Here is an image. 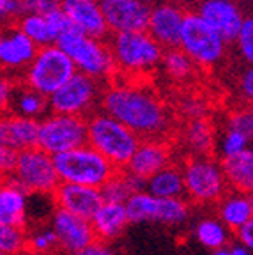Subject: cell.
Masks as SVG:
<instances>
[{
  "mask_svg": "<svg viewBox=\"0 0 253 255\" xmlns=\"http://www.w3.org/2000/svg\"><path fill=\"white\" fill-rule=\"evenodd\" d=\"M62 2H64V0H62ZM73 2H85V0H73Z\"/></svg>",
  "mask_w": 253,
  "mask_h": 255,
  "instance_id": "816d5d0a",
  "label": "cell"
},
{
  "mask_svg": "<svg viewBox=\"0 0 253 255\" xmlns=\"http://www.w3.org/2000/svg\"><path fill=\"white\" fill-rule=\"evenodd\" d=\"M0 222L16 227L27 223V193L11 177L0 183Z\"/></svg>",
  "mask_w": 253,
  "mask_h": 255,
  "instance_id": "603a6c76",
  "label": "cell"
},
{
  "mask_svg": "<svg viewBox=\"0 0 253 255\" xmlns=\"http://www.w3.org/2000/svg\"><path fill=\"white\" fill-rule=\"evenodd\" d=\"M234 41H238V48H239V52H241V55L245 57L248 62H252L253 60V21H252V18H245V20H243V25Z\"/></svg>",
  "mask_w": 253,
  "mask_h": 255,
  "instance_id": "74e56055",
  "label": "cell"
},
{
  "mask_svg": "<svg viewBox=\"0 0 253 255\" xmlns=\"http://www.w3.org/2000/svg\"><path fill=\"white\" fill-rule=\"evenodd\" d=\"M53 165L60 183L80 184V186L101 190L117 172L103 156L96 152L87 143L82 147L53 156Z\"/></svg>",
  "mask_w": 253,
  "mask_h": 255,
  "instance_id": "3957f363",
  "label": "cell"
},
{
  "mask_svg": "<svg viewBox=\"0 0 253 255\" xmlns=\"http://www.w3.org/2000/svg\"><path fill=\"white\" fill-rule=\"evenodd\" d=\"M172 151L165 140H140L138 147L134 149L133 156L127 161L124 170L147 181L166 165H170Z\"/></svg>",
  "mask_w": 253,
  "mask_h": 255,
  "instance_id": "ac0fdd59",
  "label": "cell"
},
{
  "mask_svg": "<svg viewBox=\"0 0 253 255\" xmlns=\"http://www.w3.org/2000/svg\"><path fill=\"white\" fill-rule=\"evenodd\" d=\"M236 236H238L239 245H243V247H246L248 250H252V247H253V222H248L246 225L239 227L238 231H236Z\"/></svg>",
  "mask_w": 253,
  "mask_h": 255,
  "instance_id": "ee69618b",
  "label": "cell"
},
{
  "mask_svg": "<svg viewBox=\"0 0 253 255\" xmlns=\"http://www.w3.org/2000/svg\"><path fill=\"white\" fill-rule=\"evenodd\" d=\"M220 222L227 227V231H238L239 227L252 222L253 218V204L250 193L243 191H227L220 199Z\"/></svg>",
  "mask_w": 253,
  "mask_h": 255,
  "instance_id": "cb8c5ba5",
  "label": "cell"
},
{
  "mask_svg": "<svg viewBox=\"0 0 253 255\" xmlns=\"http://www.w3.org/2000/svg\"><path fill=\"white\" fill-rule=\"evenodd\" d=\"M55 44L69 57L76 73H82L96 82L115 75V64L110 48L103 41L73 32Z\"/></svg>",
  "mask_w": 253,
  "mask_h": 255,
  "instance_id": "8992f818",
  "label": "cell"
},
{
  "mask_svg": "<svg viewBox=\"0 0 253 255\" xmlns=\"http://www.w3.org/2000/svg\"><path fill=\"white\" fill-rule=\"evenodd\" d=\"M87 121V145L103 156L117 170H124L138 147L140 138L126 126L107 116L105 112L92 114Z\"/></svg>",
  "mask_w": 253,
  "mask_h": 255,
  "instance_id": "7a4b0ae2",
  "label": "cell"
},
{
  "mask_svg": "<svg viewBox=\"0 0 253 255\" xmlns=\"http://www.w3.org/2000/svg\"><path fill=\"white\" fill-rule=\"evenodd\" d=\"M184 16L186 11L181 5L174 2H159L150 7L145 32L161 46V50L179 48Z\"/></svg>",
  "mask_w": 253,
  "mask_h": 255,
  "instance_id": "5bb4252c",
  "label": "cell"
},
{
  "mask_svg": "<svg viewBox=\"0 0 253 255\" xmlns=\"http://www.w3.org/2000/svg\"><path fill=\"white\" fill-rule=\"evenodd\" d=\"M165 73L174 80H186L193 75L195 64L190 60V57L182 52L181 48H170L163 50L161 62Z\"/></svg>",
  "mask_w": 253,
  "mask_h": 255,
  "instance_id": "1f68e13d",
  "label": "cell"
},
{
  "mask_svg": "<svg viewBox=\"0 0 253 255\" xmlns=\"http://www.w3.org/2000/svg\"><path fill=\"white\" fill-rule=\"evenodd\" d=\"M20 255H37V254H32V252H28V250H25L23 254H20Z\"/></svg>",
  "mask_w": 253,
  "mask_h": 255,
  "instance_id": "f907efd6",
  "label": "cell"
},
{
  "mask_svg": "<svg viewBox=\"0 0 253 255\" xmlns=\"http://www.w3.org/2000/svg\"><path fill=\"white\" fill-rule=\"evenodd\" d=\"M11 179L25 193L34 195H52L60 184L53 165V156L46 154L39 147H32L18 152L16 167Z\"/></svg>",
  "mask_w": 253,
  "mask_h": 255,
  "instance_id": "9c48e42d",
  "label": "cell"
},
{
  "mask_svg": "<svg viewBox=\"0 0 253 255\" xmlns=\"http://www.w3.org/2000/svg\"><path fill=\"white\" fill-rule=\"evenodd\" d=\"M60 7L67 14L73 28L82 36L103 41L110 34L107 23H105L103 12L99 9L98 0H85V2L64 0Z\"/></svg>",
  "mask_w": 253,
  "mask_h": 255,
  "instance_id": "d6986e66",
  "label": "cell"
},
{
  "mask_svg": "<svg viewBox=\"0 0 253 255\" xmlns=\"http://www.w3.org/2000/svg\"><path fill=\"white\" fill-rule=\"evenodd\" d=\"M213 255H230L229 248H220V250H214Z\"/></svg>",
  "mask_w": 253,
  "mask_h": 255,
  "instance_id": "c3c4849f",
  "label": "cell"
},
{
  "mask_svg": "<svg viewBox=\"0 0 253 255\" xmlns=\"http://www.w3.org/2000/svg\"><path fill=\"white\" fill-rule=\"evenodd\" d=\"M98 82L82 73H75L60 89L48 98V110L59 116H76L91 110L98 100Z\"/></svg>",
  "mask_w": 253,
  "mask_h": 255,
  "instance_id": "7c38bea8",
  "label": "cell"
},
{
  "mask_svg": "<svg viewBox=\"0 0 253 255\" xmlns=\"http://www.w3.org/2000/svg\"><path fill=\"white\" fill-rule=\"evenodd\" d=\"M227 129H234V131L243 133L245 136L252 138L253 133V116L250 110H238L229 116V126Z\"/></svg>",
  "mask_w": 253,
  "mask_h": 255,
  "instance_id": "f35d334b",
  "label": "cell"
},
{
  "mask_svg": "<svg viewBox=\"0 0 253 255\" xmlns=\"http://www.w3.org/2000/svg\"><path fill=\"white\" fill-rule=\"evenodd\" d=\"M39 121L25 119L14 114H0V145L21 152L37 147Z\"/></svg>",
  "mask_w": 253,
  "mask_h": 255,
  "instance_id": "ffe728a7",
  "label": "cell"
},
{
  "mask_svg": "<svg viewBox=\"0 0 253 255\" xmlns=\"http://www.w3.org/2000/svg\"><path fill=\"white\" fill-rule=\"evenodd\" d=\"M182 110L186 116L191 117V121L204 119V114H206V107L200 100H186L182 103Z\"/></svg>",
  "mask_w": 253,
  "mask_h": 255,
  "instance_id": "b9f144b4",
  "label": "cell"
},
{
  "mask_svg": "<svg viewBox=\"0 0 253 255\" xmlns=\"http://www.w3.org/2000/svg\"><path fill=\"white\" fill-rule=\"evenodd\" d=\"M195 234H197L198 243H202L206 248H211L213 252L225 248V245L229 243V231H227V227L220 220L214 218L202 220L197 225Z\"/></svg>",
  "mask_w": 253,
  "mask_h": 255,
  "instance_id": "4dcf8cb0",
  "label": "cell"
},
{
  "mask_svg": "<svg viewBox=\"0 0 253 255\" xmlns=\"http://www.w3.org/2000/svg\"><path fill=\"white\" fill-rule=\"evenodd\" d=\"M46 23L48 27H50V32H52L53 36V41H60L62 37L69 36V34H73V32H76L75 28H73L71 21H69V18H67V14L62 11V7L55 9V11L48 12L46 16Z\"/></svg>",
  "mask_w": 253,
  "mask_h": 255,
  "instance_id": "d590c367",
  "label": "cell"
},
{
  "mask_svg": "<svg viewBox=\"0 0 253 255\" xmlns=\"http://www.w3.org/2000/svg\"><path fill=\"white\" fill-rule=\"evenodd\" d=\"M87 143V121L76 116H52L39 121L37 147L50 156L67 152Z\"/></svg>",
  "mask_w": 253,
  "mask_h": 255,
  "instance_id": "30bf717a",
  "label": "cell"
},
{
  "mask_svg": "<svg viewBox=\"0 0 253 255\" xmlns=\"http://www.w3.org/2000/svg\"><path fill=\"white\" fill-rule=\"evenodd\" d=\"M145 191L156 199H182L184 195V181L181 167L166 165L145 181Z\"/></svg>",
  "mask_w": 253,
  "mask_h": 255,
  "instance_id": "484cf974",
  "label": "cell"
},
{
  "mask_svg": "<svg viewBox=\"0 0 253 255\" xmlns=\"http://www.w3.org/2000/svg\"><path fill=\"white\" fill-rule=\"evenodd\" d=\"M248 145H250L248 136H245L239 131H234V129H227L223 133L222 140H220V151H222L223 159L241 154L246 149H250Z\"/></svg>",
  "mask_w": 253,
  "mask_h": 255,
  "instance_id": "e575fe53",
  "label": "cell"
},
{
  "mask_svg": "<svg viewBox=\"0 0 253 255\" xmlns=\"http://www.w3.org/2000/svg\"><path fill=\"white\" fill-rule=\"evenodd\" d=\"M223 175L230 190L252 193L253 188V152L246 149L245 152L220 161Z\"/></svg>",
  "mask_w": 253,
  "mask_h": 255,
  "instance_id": "d4e9b609",
  "label": "cell"
},
{
  "mask_svg": "<svg viewBox=\"0 0 253 255\" xmlns=\"http://www.w3.org/2000/svg\"><path fill=\"white\" fill-rule=\"evenodd\" d=\"M99 191H101L103 202L124 204L133 193L145 191V181L126 170H117L114 177L107 184H103Z\"/></svg>",
  "mask_w": 253,
  "mask_h": 255,
  "instance_id": "4316f807",
  "label": "cell"
},
{
  "mask_svg": "<svg viewBox=\"0 0 253 255\" xmlns=\"http://www.w3.org/2000/svg\"><path fill=\"white\" fill-rule=\"evenodd\" d=\"M27 250L37 255H46L57 250V238L52 229H39L32 234H27Z\"/></svg>",
  "mask_w": 253,
  "mask_h": 255,
  "instance_id": "836d02e7",
  "label": "cell"
},
{
  "mask_svg": "<svg viewBox=\"0 0 253 255\" xmlns=\"http://www.w3.org/2000/svg\"><path fill=\"white\" fill-rule=\"evenodd\" d=\"M239 87H241L243 94L246 96V100H252V96H253V71L252 69H246V71L243 73Z\"/></svg>",
  "mask_w": 253,
  "mask_h": 255,
  "instance_id": "bcb514c9",
  "label": "cell"
},
{
  "mask_svg": "<svg viewBox=\"0 0 253 255\" xmlns=\"http://www.w3.org/2000/svg\"><path fill=\"white\" fill-rule=\"evenodd\" d=\"M57 209L71 213L83 220H91L103 204V197L98 188L80 186V184L60 183L52 193Z\"/></svg>",
  "mask_w": 253,
  "mask_h": 255,
  "instance_id": "e0dca14e",
  "label": "cell"
},
{
  "mask_svg": "<svg viewBox=\"0 0 253 255\" xmlns=\"http://www.w3.org/2000/svg\"><path fill=\"white\" fill-rule=\"evenodd\" d=\"M69 255H114V252H112L105 243L96 241V243H92L91 247L83 248V250L76 252V254H69Z\"/></svg>",
  "mask_w": 253,
  "mask_h": 255,
  "instance_id": "f6af8a7d",
  "label": "cell"
},
{
  "mask_svg": "<svg viewBox=\"0 0 253 255\" xmlns=\"http://www.w3.org/2000/svg\"><path fill=\"white\" fill-rule=\"evenodd\" d=\"M89 222L92 225L96 239L101 241V243L119 238L124 232V229L129 225L124 204H114V202L101 204L99 209L94 213V216Z\"/></svg>",
  "mask_w": 253,
  "mask_h": 255,
  "instance_id": "7402d4cb",
  "label": "cell"
},
{
  "mask_svg": "<svg viewBox=\"0 0 253 255\" xmlns=\"http://www.w3.org/2000/svg\"><path fill=\"white\" fill-rule=\"evenodd\" d=\"M9 107L12 108L14 116H20L32 121H39V117L48 110V98H44L39 92L28 89L23 84L20 87H12Z\"/></svg>",
  "mask_w": 253,
  "mask_h": 255,
  "instance_id": "83f0119b",
  "label": "cell"
},
{
  "mask_svg": "<svg viewBox=\"0 0 253 255\" xmlns=\"http://www.w3.org/2000/svg\"><path fill=\"white\" fill-rule=\"evenodd\" d=\"M184 135H186L188 147L195 152V156H207L214 145L213 126L206 119L190 121Z\"/></svg>",
  "mask_w": 253,
  "mask_h": 255,
  "instance_id": "f546056e",
  "label": "cell"
},
{
  "mask_svg": "<svg viewBox=\"0 0 253 255\" xmlns=\"http://www.w3.org/2000/svg\"><path fill=\"white\" fill-rule=\"evenodd\" d=\"M184 193L197 204L218 202L229 191L222 165L209 156H193L181 168Z\"/></svg>",
  "mask_w": 253,
  "mask_h": 255,
  "instance_id": "52a82bcc",
  "label": "cell"
},
{
  "mask_svg": "<svg viewBox=\"0 0 253 255\" xmlns=\"http://www.w3.org/2000/svg\"><path fill=\"white\" fill-rule=\"evenodd\" d=\"M2 181H4V177H2V175H0V183H2Z\"/></svg>",
  "mask_w": 253,
  "mask_h": 255,
  "instance_id": "f5cc1de1",
  "label": "cell"
},
{
  "mask_svg": "<svg viewBox=\"0 0 253 255\" xmlns=\"http://www.w3.org/2000/svg\"><path fill=\"white\" fill-rule=\"evenodd\" d=\"M27 229L0 222V252L5 255H20L27 250Z\"/></svg>",
  "mask_w": 253,
  "mask_h": 255,
  "instance_id": "d6a6232c",
  "label": "cell"
},
{
  "mask_svg": "<svg viewBox=\"0 0 253 255\" xmlns=\"http://www.w3.org/2000/svg\"><path fill=\"white\" fill-rule=\"evenodd\" d=\"M52 232L57 238V248L69 254L83 250V248L91 247L96 243V234L92 231V225L89 220L78 218L71 213L55 209L52 216Z\"/></svg>",
  "mask_w": 253,
  "mask_h": 255,
  "instance_id": "9a60e30c",
  "label": "cell"
},
{
  "mask_svg": "<svg viewBox=\"0 0 253 255\" xmlns=\"http://www.w3.org/2000/svg\"><path fill=\"white\" fill-rule=\"evenodd\" d=\"M76 73L69 57L57 44L37 48L36 55L25 69V85L50 98Z\"/></svg>",
  "mask_w": 253,
  "mask_h": 255,
  "instance_id": "5b68a950",
  "label": "cell"
},
{
  "mask_svg": "<svg viewBox=\"0 0 253 255\" xmlns=\"http://www.w3.org/2000/svg\"><path fill=\"white\" fill-rule=\"evenodd\" d=\"M16 159H18V151L0 145V175L4 179H7V177L12 175L16 167Z\"/></svg>",
  "mask_w": 253,
  "mask_h": 255,
  "instance_id": "ab89813d",
  "label": "cell"
},
{
  "mask_svg": "<svg viewBox=\"0 0 253 255\" xmlns=\"http://www.w3.org/2000/svg\"><path fill=\"white\" fill-rule=\"evenodd\" d=\"M129 223L159 222L179 225L190 216V204L184 199H156L147 191L133 193L124 202Z\"/></svg>",
  "mask_w": 253,
  "mask_h": 255,
  "instance_id": "8fae6325",
  "label": "cell"
},
{
  "mask_svg": "<svg viewBox=\"0 0 253 255\" xmlns=\"http://www.w3.org/2000/svg\"><path fill=\"white\" fill-rule=\"evenodd\" d=\"M0 255H5V254H2V252H0Z\"/></svg>",
  "mask_w": 253,
  "mask_h": 255,
  "instance_id": "db71d44e",
  "label": "cell"
},
{
  "mask_svg": "<svg viewBox=\"0 0 253 255\" xmlns=\"http://www.w3.org/2000/svg\"><path fill=\"white\" fill-rule=\"evenodd\" d=\"M16 28H18L36 48H44V46H50V44H55L44 16L21 14L20 18H18Z\"/></svg>",
  "mask_w": 253,
  "mask_h": 255,
  "instance_id": "f1b7e54d",
  "label": "cell"
},
{
  "mask_svg": "<svg viewBox=\"0 0 253 255\" xmlns=\"http://www.w3.org/2000/svg\"><path fill=\"white\" fill-rule=\"evenodd\" d=\"M142 2H145V4H152V2H156V4H159V2H161V0H142Z\"/></svg>",
  "mask_w": 253,
  "mask_h": 255,
  "instance_id": "681fc988",
  "label": "cell"
},
{
  "mask_svg": "<svg viewBox=\"0 0 253 255\" xmlns=\"http://www.w3.org/2000/svg\"><path fill=\"white\" fill-rule=\"evenodd\" d=\"M110 53L115 64V71L121 69L126 75H143L161 62L163 50L145 30L114 34Z\"/></svg>",
  "mask_w": 253,
  "mask_h": 255,
  "instance_id": "277c9868",
  "label": "cell"
},
{
  "mask_svg": "<svg viewBox=\"0 0 253 255\" xmlns=\"http://www.w3.org/2000/svg\"><path fill=\"white\" fill-rule=\"evenodd\" d=\"M21 14H39L46 16L62 5V0H18Z\"/></svg>",
  "mask_w": 253,
  "mask_h": 255,
  "instance_id": "8d00e7d4",
  "label": "cell"
},
{
  "mask_svg": "<svg viewBox=\"0 0 253 255\" xmlns=\"http://www.w3.org/2000/svg\"><path fill=\"white\" fill-rule=\"evenodd\" d=\"M37 48L21 34L18 28L0 32V68L2 69H27L36 55Z\"/></svg>",
  "mask_w": 253,
  "mask_h": 255,
  "instance_id": "44dd1931",
  "label": "cell"
},
{
  "mask_svg": "<svg viewBox=\"0 0 253 255\" xmlns=\"http://www.w3.org/2000/svg\"><path fill=\"white\" fill-rule=\"evenodd\" d=\"M179 48L190 57L195 66L211 68L222 60L225 53V41L197 12H186L182 21Z\"/></svg>",
  "mask_w": 253,
  "mask_h": 255,
  "instance_id": "ba28073f",
  "label": "cell"
},
{
  "mask_svg": "<svg viewBox=\"0 0 253 255\" xmlns=\"http://www.w3.org/2000/svg\"><path fill=\"white\" fill-rule=\"evenodd\" d=\"M12 94V84L5 76H0V114H4L5 108H9Z\"/></svg>",
  "mask_w": 253,
  "mask_h": 255,
  "instance_id": "7bdbcfd3",
  "label": "cell"
},
{
  "mask_svg": "<svg viewBox=\"0 0 253 255\" xmlns=\"http://www.w3.org/2000/svg\"><path fill=\"white\" fill-rule=\"evenodd\" d=\"M230 255H250L252 254V250H248L246 247H243V245H234L232 248H229Z\"/></svg>",
  "mask_w": 253,
  "mask_h": 255,
  "instance_id": "7dc6e473",
  "label": "cell"
},
{
  "mask_svg": "<svg viewBox=\"0 0 253 255\" xmlns=\"http://www.w3.org/2000/svg\"><path fill=\"white\" fill-rule=\"evenodd\" d=\"M18 18H20L18 0H0V28L11 25Z\"/></svg>",
  "mask_w": 253,
  "mask_h": 255,
  "instance_id": "60d3db41",
  "label": "cell"
},
{
  "mask_svg": "<svg viewBox=\"0 0 253 255\" xmlns=\"http://www.w3.org/2000/svg\"><path fill=\"white\" fill-rule=\"evenodd\" d=\"M98 4L112 34L140 32L147 28L150 5L142 0H98Z\"/></svg>",
  "mask_w": 253,
  "mask_h": 255,
  "instance_id": "4fadbf2b",
  "label": "cell"
},
{
  "mask_svg": "<svg viewBox=\"0 0 253 255\" xmlns=\"http://www.w3.org/2000/svg\"><path fill=\"white\" fill-rule=\"evenodd\" d=\"M197 14L206 21L223 41H234L243 25L241 9L234 0H202Z\"/></svg>",
  "mask_w": 253,
  "mask_h": 255,
  "instance_id": "2e32d148",
  "label": "cell"
},
{
  "mask_svg": "<svg viewBox=\"0 0 253 255\" xmlns=\"http://www.w3.org/2000/svg\"><path fill=\"white\" fill-rule=\"evenodd\" d=\"M103 110L119 121L140 140H161L170 129V114L165 103L147 87L138 84H114L105 91Z\"/></svg>",
  "mask_w": 253,
  "mask_h": 255,
  "instance_id": "6da1fadb",
  "label": "cell"
}]
</instances>
